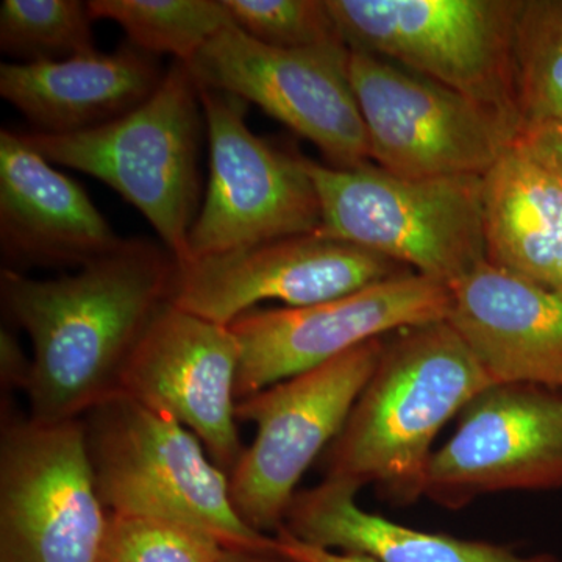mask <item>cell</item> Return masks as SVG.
Instances as JSON below:
<instances>
[{
  "label": "cell",
  "mask_w": 562,
  "mask_h": 562,
  "mask_svg": "<svg viewBox=\"0 0 562 562\" xmlns=\"http://www.w3.org/2000/svg\"><path fill=\"white\" fill-rule=\"evenodd\" d=\"M177 268L162 244L135 238L58 279L3 269V310L33 347L29 417L79 420L120 394L133 350L171 302Z\"/></svg>",
  "instance_id": "1"
},
{
  "label": "cell",
  "mask_w": 562,
  "mask_h": 562,
  "mask_svg": "<svg viewBox=\"0 0 562 562\" xmlns=\"http://www.w3.org/2000/svg\"><path fill=\"white\" fill-rule=\"evenodd\" d=\"M492 384L449 322L398 331L325 452V479L416 502L439 431Z\"/></svg>",
  "instance_id": "2"
},
{
  "label": "cell",
  "mask_w": 562,
  "mask_h": 562,
  "mask_svg": "<svg viewBox=\"0 0 562 562\" xmlns=\"http://www.w3.org/2000/svg\"><path fill=\"white\" fill-rule=\"evenodd\" d=\"M203 127L198 83L184 63L173 61L157 91L120 120L70 135H20L52 165L113 188L183 262L201 199Z\"/></svg>",
  "instance_id": "3"
},
{
  "label": "cell",
  "mask_w": 562,
  "mask_h": 562,
  "mask_svg": "<svg viewBox=\"0 0 562 562\" xmlns=\"http://www.w3.org/2000/svg\"><path fill=\"white\" fill-rule=\"evenodd\" d=\"M95 484L114 516L187 525L225 547L271 550L233 506L228 473L183 425L116 394L81 417Z\"/></svg>",
  "instance_id": "4"
},
{
  "label": "cell",
  "mask_w": 562,
  "mask_h": 562,
  "mask_svg": "<svg viewBox=\"0 0 562 562\" xmlns=\"http://www.w3.org/2000/svg\"><path fill=\"white\" fill-rule=\"evenodd\" d=\"M325 238L383 255L452 286L486 261L482 177L406 179L372 162L339 169L302 157Z\"/></svg>",
  "instance_id": "5"
},
{
  "label": "cell",
  "mask_w": 562,
  "mask_h": 562,
  "mask_svg": "<svg viewBox=\"0 0 562 562\" xmlns=\"http://www.w3.org/2000/svg\"><path fill=\"white\" fill-rule=\"evenodd\" d=\"M342 40L497 111L519 132L522 0H327Z\"/></svg>",
  "instance_id": "6"
},
{
  "label": "cell",
  "mask_w": 562,
  "mask_h": 562,
  "mask_svg": "<svg viewBox=\"0 0 562 562\" xmlns=\"http://www.w3.org/2000/svg\"><path fill=\"white\" fill-rule=\"evenodd\" d=\"M383 349V338L371 339L236 403L238 420L257 427L228 475L233 506L251 530L283 527L295 487L338 438Z\"/></svg>",
  "instance_id": "7"
},
{
  "label": "cell",
  "mask_w": 562,
  "mask_h": 562,
  "mask_svg": "<svg viewBox=\"0 0 562 562\" xmlns=\"http://www.w3.org/2000/svg\"><path fill=\"white\" fill-rule=\"evenodd\" d=\"M110 519L81 419L3 422L0 562H101Z\"/></svg>",
  "instance_id": "8"
},
{
  "label": "cell",
  "mask_w": 562,
  "mask_h": 562,
  "mask_svg": "<svg viewBox=\"0 0 562 562\" xmlns=\"http://www.w3.org/2000/svg\"><path fill=\"white\" fill-rule=\"evenodd\" d=\"M349 76L371 160L395 176L483 177L516 139L497 111L379 55L350 49Z\"/></svg>",
  "instance_id": "9"
},
{
  "label": "cell",
  "mask_w": 562,
  "mask_h": 562,
  "mask_svg": "<svg viewBox=\"0 0 562 562\" xmlns=\"http://www.w3.org/2000/svg\"><path fill=\"white\" fill-rule=\"evenodd\" d=\"M199 95L210 179L184 261L319 232V195L302 155L284 154L254 135L238 95L203 87Z\"/></svg>",
  "instance_id": "10"
},
{
  "label": "cell",
  "mask_w": 562,
  "mask_h": 562,
  "mask_svg": "<svg viewBox=\"0 0 562 562\" xmlns=\"http://www.w3.org/2000/svg\"><path fill=\"white\" fill-rule=\"evenodd\" d=\"M350 47L279 49L235 24L184 63L199 87L238 95L308 139L333 168L371 162L368 131L349 76Z\"/></svg>",
  "instance_id": "11"
},
{
  "label": "cell",
  "mask_w": 562,
  "mask_h": 562,
  "mask_svg": "<svg viewBox=\"0 0 562 562\" xmlns=\"http://www.w3.org/2000/svg\"><path fill=\"white\" fill-rule=\"evenodd\" d=\"M450 290L420 273L310 306L255 308L233 321L239 344L236 398L250 397L392 331L447 319Z\"/></svg>",
  "instance_id": "12"
},
{
  "label": "cell",
  "mask_w": 562,
  "mask_h": 562,
  "mask_svg": "<svg viewBox=\"0 0 562 562\" xmlns=\"http://www.w3.org/2000/svg\"><path fill=\"white\" fill-rule=\"evenodd\" d=\"M409 272L375 251L312 233L179 262L171 303L231 325L265 301L317 305Z\"/></svg>",
  "instance_id": "13"
},
{
  "label": "cell",
  "mask_w": 562,
  "mask_h": 562,
  "mask_svg": "<svg viewBox=\"0 0 562 562\" xmlns=\"http://www.w3.org/2000/svg\"><path fill=\"white\" fill-rule=\"evenodd\" d=\"M561 487L562 391L502 383L462 409L452 438L432 453L424 497L461 509L494 492Z\"/></svg>",
  "instance_id": "14"
},
{
  "label": "cell",
  "mask_w": 562,
  "mask_h": 562,
  "mask_svg": "<svg viewBox=\"0 0 562 562\" xmlns=\"http://www.w3.org/2000/svg\"><path fill=\"white\" fill-rule=\"evenodd\" d=\"M239 344L231 325L166 303L133 350L120 394L194 432L231 475L246 447L238 432Z\"/></svg>",
  "instance_id": "15"
},
{
  "label": "cell",
  "mask_w": 562,
  "mask_h": 562,
  "mask_svg": "<svg viewBox=\"0 0 562 562\" xmlns=\"http://www.w3.org/2000/svg\"><path fill=\"white\" fill-rule=\"evenodd\" d=\"M449 290L446 321L492 382L562 391V290L487 260Z\"/></svg>",
  "instance_id": "16"
},
{
  "label": "cell",
  "mask_w": 562,
  "mask_h": 562,
  "mask_svg": "<svg viewBox=\"0 0 562 562\" xmlns=\"http://www.w3.org/2000/svg\"><path fill=\"white\" fill-rule=\"evenodd\" d=\"M122 238L87 191L29 146L0 133V246L14 265L80 266L110 254Z\"/></svg>",
  "instance_id": "17"
},
{
  "label": "cell",
  "mask_w": 562,
  "mask_h": 562,
  "mask_svg": "<svg viewBox=\"0 0 562 562\" xmlns=\"http://www.w3.org/2000/svg\"><path fill=\"white\" fill-rule=\"evenodd\" d=\"M155 55L128 43L111 54L58 61L3 63L0 95L32 132L70 135L120 120L147 101L165 79Z\"/></svg>",
  "instance_id": "18"
},
{
  "label": "cell",
  "mask_w": 562,
  "mask_h": 562,
  "mask_svg": "<svg viewBox=\"0 0 562 562\" xmlns=\"http://www.w3.org/2000/svg\"><path fill=\"white\" fill-rule=\"evenodd\" d=\"M353 484L325 479L295 494L284 528L299 541L375 562H561L553 554L524 557L498 543L468 541L403 527L364 512Z\"/></svg>",
  "instance_id": "19"
},
{
  "label": "cell",
  "mask_w": 562,
  "mask_h": 562,
  "mask_svg": "<svg viewBox=\"0 0 562 562\" xmlns=\"http://www.w3.org/2000/svg\"><path fill=\"white\" fill-rule=\"evenodd\" d=\"M486 260L562 290V180L517 146L482 177Z\"/></svg>",
  "instance_id": "20"
},
{
  "label": "cell",
  "mask_w": 562,
  "mask_h": 562,
  "mask_svg": "<svg viewBox=\"0 0 562 562\" xmlns=\"http://www.w3.org/2000/svg\"><path fill=\"white\" fill-rule=\"evenodd\" d=\"M92 20L121 25L128 43L147 54L191 61L221 31L233 25L224 0H91Z\"/></svg>",
  "instance_id": "21"
},
{
  "label": "cell",
  "mask_w": 562,
  "mask_h": 562,
  "mask_svg": "<svg viewBox=\"0 0 562 562\" xmlns=\"http://www.w3.org/2000/svg\"><path fill=\"white\" fill-rule=\"evenodd\" d=\"M514 52L519 128L562 120V0H522Z\"/></svg>",
  "instance_id": "22"
},
{
  "label": "cell",
  "mask_w": 562,
  "mask_h": 562,
  "mask_svg": "<svg viewBox=\"0 0 562 562\" xmlns=\"http://www.w3.org/2000/svg\"><path fill=\"white\" fill-rule=\"evenodd\" d=\"M92 21L88 2L80 0H3L0 47L21 63L92 54Z\"/></svg>",
  "instance_id": "23"
},
{
  "label": "cell",
  "mask_w": 562,
  "mask_h": 562,
  "mask_svg": "<svg viewBox=\"0 0 562 562\" xmlns=\"http://www.w3.org/2000/svg\"><path fill=\"white\" fill-rule=\"evenodd\" d=\"M224 3L233 24L266 46L316 49L346 44L327 0H224Z\"/></svg>",
  "instance_id": "24"
},
{
  "label": "cell",
  "mask_w": 562,
  "mask_h": 562,
  "mask_svg": "<svg viewBox=\"0 0 562 562\" xmlns=\"http://www.w3.org/2000/svg\"><path fill=\"white\" fill-rule=\"evenodd\" d=\"M224 547L187 525L111 514L101 562H221Z\"/></svg>",
  "instance_id": "25"
},
{
  "label": "cell",
  "mask_w": 562,
  "mask_h": 562,
  "mask_svg": "<svg viewBox=\"0 0 562 562\" xmlns=\"http://www.w3.org/2000/svg\"><path fill=\"white\" fill-rule=\"evenodd\" d=\"M514 146L562 180V120L535 122L517 132Z\"/></svg>",
  "instance_id": "26"
},
{
  "label": "cell",
  "mask_w": 562,
  "mask_h": 562,
  "mask_svg": "<svg viewBox=\"0 0 562 562\" xmlns=\"http://www.w3.org/2000/svg\"><path fill=\"white\" fill-rule=\"evenodd\" d=\"M33 361L22 349L16 336L0 331V380L7 390L27 391L32 379Z\"/></svg>",
  "instance_id": "27"
},
{
  "label": "cell",
  "mask_w": 562,
  "mask_h": 562,
  "mask_svg": "<svg viewBox=\"0 0 562 562\" xmlns=\"http://www.w3.org/2000/svg\"><path fill=\"white\" fill-rule=\"evenodd\" d=\"M272 550L291 562H375L358 557V554L317 549V547L299 541L284 528H280L276 535H272Z\"/></svg>",
  "instance_id": "28"
},
{
  "label": "cell",
  "mask_w": 562,
  "mask_h": 562,
  "mask_svg": "<svg viewBox=\"0 0 562 562\" xmlns=\"http://www.w3.org/2000/svg\"><path fill=\"white\" fill-rule=\"evenodd\" d=\"M221 562H291L281 558L273 550L239 549L224 547Z\"/></svg>",
  "instance_id": "29"
}]
</instances>
